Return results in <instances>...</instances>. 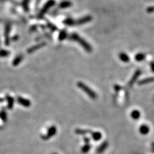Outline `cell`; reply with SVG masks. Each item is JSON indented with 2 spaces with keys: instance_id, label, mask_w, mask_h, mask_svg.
Listing matches in <instances>:
<instances>
[{
  "instance_id": "4",
  "label": "cell",
  "mask_w": 154,
  "mask_h": 154,
  "mask_svg": "<svg viewBox=\"0 0 154 154\" xmlns=\"http://www.w3.org/2000/svg\"><path fill=\"white\" fill-rule=\"evenodd\" d=\"M140 116H141L140 112L137 110H133V111L132 112V113H131V116H132V118L134 119H139V117H140Z\"/></svg>"
},
{
  "instance_id": "8",
  "label": "cell",
  "mask_w": 154,
  "mask_h": 154,
  "mask_svg": "<svg viewBox=\"0 0 154 154\" xmlns=\"http://www.w3.org/2000/svg\"><path fill=\"white\" fill-rule=\"evenodd\" d=\"M150 65H151V68H152V70L154 72V62L151 63Z\"/></svg>"
},
{
  "instance_id": "5",
  "label": "cell",
  "mask_w": 154,
  "mask_h": 154,
  "mask_svg": "<svg viewBox=\"0 0 154 154\" xmlns=\"http://www.w3.org/2000/svg\"><path fill=\"white\" fill-rule=\"evenodd\" d=\"M154 82V77H151V78H145L142 80L141 81L139 82V84H145V83L153 82Z\"/></svg>"
},
{
  "instance_id": "6",
  "label": "cell",
  "mask_w": 154,
  "mask_h": 154,
  "mask_svg": "<svg viewBox=\"0 0 154 154\" xmlns=\"http://www.w3.org/2000/svg\"><path fill=\"white\" fill-rule=\"evenodd\" d=\"M135 59L138 62L142 61V60H143L145 59V55L143 54H138L136 55Z\"/></svg>"
},
{
  "instance_id": "2",
  "label": "cell",
  "mask_w": 154,
  "mask_h": 154,
  "mask_svg": "<svg viewBox=\"0 0 154 154\" xmlns=\"http://www.w3.org/2000/svg\"><path fill=\"white\" fill-rule=\"evenodd\" d=\"M140 130V132L142 134L146 135V134H147L148 132H150V129L148 126L144 125H142V126H141L140 130Z\"/></svg>"
},
{
  "instance_id": "1",
  "label": "cell",
  "mask_w": 154,
  "mask_h": 154,
  "mask_svg": "<svg viewBox=\"0 0 154 154\" xmlns=\"http://www.w3.org/2000/svg\"><path fill=\"white\" fill-rule=\"evenodd\" d=\"M140 74H141L140 70H138V71H137L136 73H135L134 75L133 76V77H132V79H131V80H130V82H129V86H132V84L134 83V82L136 81V79L138 77H139V76L140 75Z\"/></svg>"
},
{
  "instance_id": "9",
  "label": "cell",
  "mask_w": 154,
  "mask_h": 154,
  "mask_svg": "<svg viewBox=\"0 0 154 154\" xmlns=\"http://www.w3.org/2000/svg\"><path fill=\"white\" fill-rule=\"evenodd\" d=\"M153 151L154 152V145H153Z\"/></svg>"
},
{
  "instance_id": "3",
  "label": "cell",
  "mask_w": 154,
  "mask_h": 154,
  "mask_svg": "<svg viewBox=\"0 0 154 154\" xmlns=\"http://www.w3.org/2000/svg\"><path fill=\"white\" fill-rule=\"evenodd\" d=\"M119 58H120V59L122 61L124 62H129V60H130V58H129V56H128L126 54H125V53H121V54H120V55H119Z\"/></svg>"
},
{
  "instance_id": "7",
  "label": "cell",
  "mask_w": 154,
  "mask_h": 154,
  "mask_svg": "<svg viewBox=\"0 0 154 154\" xmlns=\"http://www.w3.org/2000/svg\"><path fill=\"white\" fill-rule=\"evenodd\" d=\"M148 12H154V7H150L149 8H148L147 9Z\"/></svg>"
}]
</instances>
